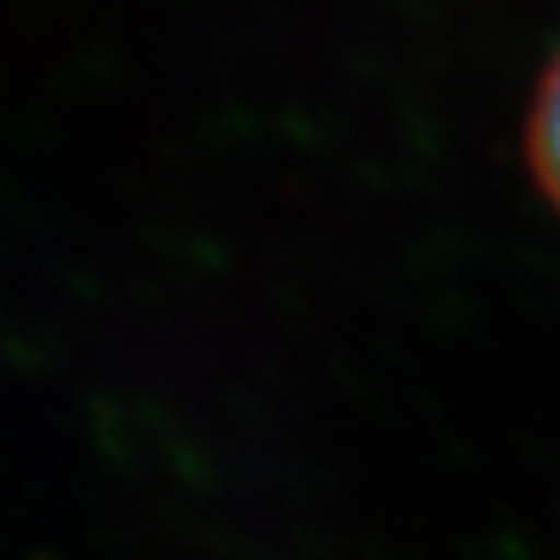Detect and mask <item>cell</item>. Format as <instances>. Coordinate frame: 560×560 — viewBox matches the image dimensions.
Returning <instances> with one entry per match:
<instances>
[{
	"label": "cell",
	"mask_w": 560,
	"mask_h": 560,
	"mask_svg": "<svg viewBox=\"0 0 560 560\" xmlns=\"http://www.w3.org/2000/svg\"><path fill=\"white\" fill-rule=\"evenodd\" d=\"M528 160L541 191L560 206V57L551 61L547 80L537 90L533 121H528Z\"/></svg>",
	"instance_id": "6da1fadb"
}]
</instances>
